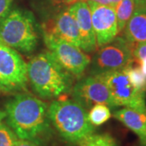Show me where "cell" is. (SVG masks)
<instances>
[{
  "label": "cell",
  "instance_id": "cell-1",
  "mask_svg": "<svg viewBox=\"0 0 146 146\" xmlns=\"http://www.w3.org/2000/svg\"><path fill=\"white\" fill-rule=\"evenodd\" d=\"M6 123L19 139L46 145L53 136V127L48 115V105L25 93H19L5 103Z\"/></svg>",
  "mask_w": 146,
  "mask_h": 146
},
{
  "label": "cell",
  "instance_id": "cell-2",
  "mask_svg": "<svg viewBox=\"0 0 146 146\" xmlns=\"http://www.w3.org/2000/svg\"><path fill=\"white\" fill-rule=\"evenodd\" d=\"M27 73L32 89L43 99L58 98L73 87V75L58 63L50 51L32 58L27 64Z\"/></svg>",
  "mask_w": 146,
  "mask_h": 146
},
{
  "label": "cell",
  "instance_id": "cell-3",
  "mask_svg": "<svg viewBox=\"0 0 146 146\" xmlns=\"http://www.w3.org/2000/svg\"><path fill=\"white\" fill-rule=\"evenodd\" d=\"M48 115L58 135L71 144H80L95 131L88 110L75 100L54 101L48 106Z\"/></svg>",
  "mask_w": 146,
  "mask_h": 146
},
{
  "label": "cell",
  "instance_id": "cell-4",
  "mask_svg": "<svg viewBox=\"0 0 146 146\" xmlns=\"http://www.w3.org/2000/svg\"><path fill=\"white\" fill-rule=\"evenodd\" d=\"M0 42L25 54H31L39 42V26L31 11H10L0 19Z\"/></svg>",
  "mask_w": 146,
  "mask_h": 146
},
{
  "label": "cell",
  "instance_id": "cell-5",
  "mask_svg": "<svg viewBox=\"0 0 146 146\" xmlns=\"http://www.w3.org/2000/svg\"><path fill=\"white\" fill-rule=\"evenodd\" d=\"M133 46L124 36H116L113 41L100 47L90 63V76L115 72L132 64Z\"/></svg>",
  "mask_w": 146,
  "mask_h": 146
},
{
  "label": "cell",
  "instance_id": "cell-6",
  "mask_svg": "<svg viewBox=\"0 0 146 146\" xmlns=\"http://www.w3.org/2000/svg\"><path fill=\"white\" fill-rule=\"evenodd\" d=\"M27 64L15 49L0 42V92L19 94L27 91Z\"/></svg>",
  "mask_w": 146,
  "mask_h": 146
},
{
  "label": "cell",
  "instance_id": "cell-7",
  "mask_svg": "<svg viewBox=\"0 0 146 146\" xmlns=\"http://www.w3.org/2000/svg\"><path fill=\"white\" fill-rule=\"evenodd\" d=\"M98 76L106 84L115 107L124 106L146 113V93L132 84L126 68Z\"/></svg>",
  "mask_w": 146,
  "mask_h": 146
},
{
  "label": "cell",
  "instance_id": "cell-8",
  "mask_svg": "<svg viewBox=\"0 0 146 146\" xmlns=\"http://www.w3.org/2000/svg\"><path fill=\"white\" fill-rule=\"evenodd\" d=\"M43 39L54 58L65 70L75 76H80L91 63L89 55L81 49L55 36L43 34Z\"/></svg>",
  "mask_w": 146,
  "mask_h": 146
},
{
  "label": "cell",
  "instance_id": "cell-9",
  "mask_svg": "<svg viewBox=\"0 0 146 146\" xmlns=\"http://www.w3.org/2000/svg\"><path fill=\"white\" fill-rule=\"evenodd\" d=\"M72 91L73 100L87 110L96 104H104L109 108H115L109 89L99 76H89L80 80Z\"/></svg>",
  "mask_w": 146,
  "mask_h": 146
},
{
  "label": "cell",
  "instance_id": "cell-10",
  "mask_svg": "<svg viewBox=\"0 0 146 146\" xmlns=\"http://www.w3.org/2000/svg\"><path fill=\"white\" fill-rule=\"evenodd\" d=\"M86 3L91 12V20L97 46L100 48L113 41L119 34L115 8L92 1Z\"/></svg>",
  "mask_w": 146,
  "mask_h": 146
},
{
  "label": "cell",
  "instance_id": "cell-11",
  "mask_svg": "<svg viewBox=\"0 0 146 146\" xmlns=\"http://www.w3.org/2000/svg\"><path fill=\"white\" fill-rule=\"evenodd\" d=\"M42 33L80 47L78 25L68 8L61 9L54 17L48 19L42 25Z\"/></svg>",
  "mask_w": 146,
  "mask_h": 146
},
{
  "label": "cell",
  "instance_id": "cell-12",
  "mask_svg": "<svg viewBox=\"0 0 146 146\" xmlns=\"http://www.w3.org/2000/svg\"><path fill=\"white\" fill-rule=\"evenodd\" d=\"M68 10L76 19L80 32V49L87 53L95 51L98 48L94 33L91 12L86 2L77 1L69 6Z\"/></svg>",
  "mask_w": 146,
  "mask_h": 146
},
{
  "label": "cell",
  "instance_id": "cell-13",
  "mask_svg": "<svg viewBox=\"0 0 146 146\" xmlns=\"http://www.w3.org/2000/svg\"><path fill=\"white\" fill-rule=\"evenodd\" d=\"M123 32L126 40L133 46L146 42V7H135L133 14Z\"/></svg>",
  "mask_w": 146,
  "mask_h": 146
},
{
  "label": "cell",
  "instance_id": "cell-14",
  "mask_svg": "<svg viewBox=\"0 0 146 146\" xmlns=\"http://www.w3.org/2000/svg\"><path fill=\"white\" fill-rule=\"evenodd\" d=\"M113 116L141 139L146 136V113L124 107L114 112Z\"/></svg>",
  "mask_w": 146,
  "mask_h": 146
},
{
  "label": "cell",
  "instance_id": "cell-15",
  "mask_svg": "<svg viewBox=\"0 0 146 146\" xmlns=\"http://www.w3.org/2000/svg\"><path fill=\"white\" fill-rule=\"evenodd\" d=\"M134 10H135L134 0H122L115 7L119 33L123 31L126 25L130 20L131 16H132Z\"/></svg>",
  "mask_w": 146,
  "mask_h": 146
},
{
  "label": "cell",
  "instance_id": "cell-16",
  "mask_svg": "<svg viewBox=\"0 0 146 146\" xmlns=\"http://www.w3.org/2000/svg\"><path fill=\"white\" fill-rule=\"evenodd\" d=\"M110 110L104 104L94 105L89 112V119L94 127L103 124L110 119Z\"/></svg>",
  "mask_w": 146,
  "mask_h": 146
},
{
  "label": "cell",
  "instance_id": "cell-17",
  "mask_svg": "<svg viewBox=\"0 0 146 146\" xmlns=\"http://www.w3.org/2000/svg\"><path fill=\"white\" fill-rule=\"evenodd\" d=\"M79 146H118L115 139L110 134H92L81 141Z\"/></svg>",
  "mask_w": 146,
  "mask_h": 146
},
{
  "label": "cell",
  "instance_id": "cell-18",
  "mask_svg": "<svg viewBox=\"0 0 146 146\" xmlns=\"http://www.w3.org/2000/svg\"><path fill=\"white\" fill-rule=\"evenodd\" d=\"M126 71L132 84L137 89L146 93V76L142 72L140 67L131 64L126 68Z\"/></svg>",
  "mask_w": 146,
  "mask_h": 146
},
{
  "label": "cell",
  "instance_id": "cell-19",
  "mask_svg": "<svg viewBox=\"0 0 146 146\" xmlns=\"http://www.w3.org/2000/svg\"><path fill=\"white\" fill-rule=\"evenodd\" d=\"M19 138L6 123H0V146H16Z\"/></svg>",
  "mask_w": 146,
  "mask_h": 146
},
{
  "label": "cell",
  "instance_id": "cell-20",
  "mask_svg": "<svg viewBox=\"0 0 146 146\" xmlns=\"http://www.w3.org/2000/svg\"><path fill=\"white\" fill-rule=\"evenodd\" d=\"M132 54L134 61L137 63L146 58V42H139L134 45Z\"/></svg>",
  "mask_w": 146,
  "mask_h": 146
},
{
  "label": "cell",
  "instance_id": "cell-21",
  "mask_svg": "<svg viewBox=\"0 0 146 146\" xmlns=\"http://www.w3.org/2000/svg\"><path fill=\"white\" fill-rule=\"evenodd\" d=\"M12 0H0V19L11 11Z\"/></svg>",
  "mask_w": 146,
  "mask_h": 146
},
{
  "label": "cell",
  "instance_id": "cell-22",
  "mask_svg": "<svg viewBox=\"0 0 146 146\" xmlns=\"http://www.w3.org/2000/svg\"><path fill=\"white\" fill-rule=\"evenodd\" d=\"M16 146H41L38 144H36L35 142L31 141H28V140H22V139H19L17 143H16Z\"/></svg>",
  "mask_w": 146,
  "mask_h": 146
},
{
  "label": "cell",
  "instance_id": "cell-23",
  "mask_svg": "<svg viewBox=\"0 0 146 146\" xmlns=\"http://www.w3.org/2000/svg\"><path fill=\"white\" fill-rule=\"evenodd\" d=\"M106 1L108 3V5L115 8V7L118 5L122 0H106Z\"/></svg>",
  "mask_w": 146,
  "mask_h": 146
},
{
  "label": "cell",
  "instance_id": "cell-24",
  "mask_svg": "<svg viewBox=\"0 0 146 146\" xmlns=\"http://www.w3.org/2000/svg\"><path fill=\"white\" fill-rule=\"evenodd\" d=\"M135 7H146V0H134Z\"/></svg>",
  "mask_w": 146,
  "mask_h": 146
},
{
  "label": "cell",
  "instance_id": "cell-25",
  "mask_svg": "<svg viewBox=\"0 0 146 146\" xmlns=\"http://www.w3.org/2000/svg\"><path fill=\"white\" fill-rule=\"evenodd\" d=\"M80 1H84V2H88V1H92L94 3H99V4H102V5H108V3L106 0H80Z\"/></svg>",
  "mask_w": 146,
  "mask_h": 146
},
{
  "label": "cell",
  "instance_id": "cell-26",
  "mask_svg": "<svg viewBox=\"0 0 146 146\" xmlns=\"http://www.w3.org/2000/svg\"><path fill=\"white\" fill-rule=\"evenodd\" d=\"M6 112L4 110H0V123L3 122V120L5 119Z\"/></svg>",
  "mask_w": 146,
  "mask_h": 146
},
{
  "label": "cell",
  "instance_id": "cell-27",
  "mask_svg": "<svg viewBox=\"0 0 146 146\" xmlns=\"http://www.w3.org/2000/svg\"><path fill=\"white\" fill-rule=\"evenodd\" d=\"M77 1H80V0H64V2H65V3H66V5H72L73 3H75L76 2H77Z\"/></svg>",
  "mask_w": 146,
  "mask_h": 146
},
{
  "label": "cell",
  "instance_id": "cell-28",
  "mask_svg": "<svg viewBox=\"0 0 146 146\" xmlns=\"http://www.w3.org/2000/svg\"><path fill=\"white\" fill-rule=\"evenodd\" d=\"M140 142H141V146H146V136L140 139Z\"/></svg>",
  "mask_w": 146,
  "mask_h": 146
}]
</instances>
